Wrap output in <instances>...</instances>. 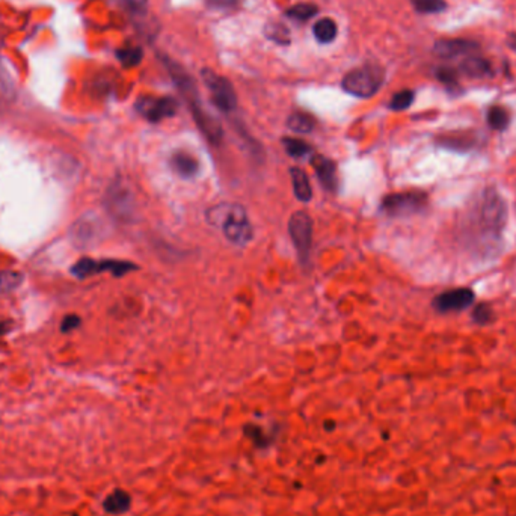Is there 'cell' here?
I'll return each instance as SVG.
<instances>
[{"mask_svg": "<svg viewBox=\"0 0 516 516\" xmlns=\"http://www.w3.org/2000/svg\"><path fill=\"white\" fill-rule=\"evenodd\" d=\"M505 204L495 189H484L471 201L462 221L465 245L480 256H492L500 248L505 227Z\"/></svg>", "mask_w": 516, "mask_h": 516, "instance_id": "cell-1", "label": "cell"}, {"mask_svg": "<svg viewBox=\"0 0 516 516\" xmlns=\"http://www.w3.org/2000/svg\"><path fill=\"white\" fill-rule=\"evenodd\" d=\"M165 64H167L168 67L172 81L175 82V85L179 86V90L184 95V99H186V102L189 103L190 112L200 130L209 139L210 144L218 145L222 139V129H221L219 123L213 118V116H210L206 111H204L201 102H200V95L197 92V88H195V83L190 79V76L188 73H184V70H181V68L175 62L165 61Z\"/></svg>", "mask_w": 516, "mask_h": 516, "instance_id": "cell-2", "label": "cell"}, {"mask_svg": "<svg viewBox=\"0 0 516 516\" xmlns=\"http://www.w3.org/2000/svg\"><path fill=\"white\" fill-rule=\"evenodd\" d=\"M209 222L221 227L223 235L235 245L245 246L252 239V227L243 207L222 204L209 211Z\"/></svg>", "mask_w": 516, "mask_h": 516, "instance_id": "cell-3", "label": "cell"}, {"mask_svg": "<svg viewBox=\"0 0 516 516\" xmlns=\"http://www.w3.org/2000/svg\"><path fill=\"white\" fill-rule=\"evenodd\" d=\"M385 73L382 67L377 64H365L349 71L342 81L343 90L350 94L359 97V99H370L373 97L384 83Z\"/></svg>", "mask_w": 516, "mask_h": 516, "instance_id": "cell-4", "label": "cell"}, {"mask_svg": "<svg viewBox=\"0 0 516 516\" xmlns=\"http://www.w3.org/2000/svg\"><path fill=\"white\" fill-rule=\"evenodd\" d=\"M381 207L389 216H412L427 207V195L420 190L391 193L384 198Z\"/></svg>", "mask_w": 516, "mask_h": 516, "instance_id": "cell-5", "label": "cell"}, {"mask_svg": "<svg viewBox=\"0 0 516 516\" xmlns=\"http://www.w3.org/2000/svg\"><path fill=\"white\" fill-rule=\"evenodd\" d=\"M136 270V266L130 261H121V260H92V258H82L76 263L71 267V274L79 278L85 279L99 274H104L109 272L113 277H124L130 274V272Z\"/></svg>", "mask_w": 516, "mask_h": 516, "instance_id": "cell-6", "label": "cell"}, {"mask_svg": "<svg viewBox=\"0 0 516 516\" xmlns=\"http://www.w3.org/2000/svg\"><path fill=\"white\" fill-rule=\"evenodd\" d=\"M202 81L211 94V102L215 103L219 111L230 113L236 109L237 95L228 79H225L223 76H219L213 70H204Z\"/></svg>", "mask_w": 516, "mask_h": 516, "instance_id": "cell-7", "label": "cell"}, {"mask_svg": "<svg viewBox=\"0 0 516 516\" xmlns=\"http://www.w3.org/2000/svg\"><path fill=\"white\" fill-rule=\"evenodd\" d=\"M288 235L296 248L298 257L302 263L309 258L311 243H313V221L305 211H296L288 221Z\"/></svg>", "mask_w": 516, "mask_h": 516, "instance_id": "cell-8", "label": "cell"}, {"mask_svg": "<svg viewBox=\"0 0 516 516\" xmlns=\"http://www.w3.org/2000/svg\"><path fill=\"white\" fill-rule=\"evenodd\" d=\"M179 103L172 97H153L142 95L136 102V111H138L145 120L150 123H160L171 118L177 113Z\"/></svg>", "mask_w": 516, "mask_h": 516, "instance_id": "cell-9", "label": "cell"}, {"mask_svg": "<svg viewBox=\"0 0 516 516\" xmlns=\"http://www.w3.org/2000/svg\"><path fill=\"white\" fill-rule=\"evenodd\" d=\"M474 302V291L470 288H453L444 291L433 300L435 309L440 313H452V311H463L470 308Z\"/></svg>", "mask_w": 516, "mask_h": 516, "instance_id": "cell-10", "label": "cell"}, {"mask_svg": "<svg viewBox=\"0 0 516 516\" xmlns=\"http://www.w3.org/2000/svg\"><path fill=\"white\" fill-rule=\"evenodd\" d=\"M479 46L470 40H441L435 44V53L444 60H454V57H468L477 55Z\"/></svg>", "mask_w": 516, "mask_h": 516, "instance_id": "cell-11", "label": "cell"}, {"mask_svg": "<svg viewBox=\"0 0 516 516\" xmlns=\"http://www.w3.org/2000/svg\"><path fill=\"white\" fill-rule=\"evenodd\" d=\"M100 235H102V223L99 218L86 216L82 221L77 222L73 228L74 242L83 246L99 239Z\"/></svg>", "mask_w": 516, "mask_h": 516, "instance_id": "cell-12", "label": "cell"}, {"mask_svg": "<svg viewBox=\"0 0 516 516\" xmlns=\"http://www.w3.org/2000/svg\"><path fill=\"white\" fill-rule=\"evenodd\" d=\"M313 168L317 174V179L323 184V188L328 190H335L338 179H337V167L333 160H329L323 155H316L313 158Z\"/></svg>", "mask_w": 516, "mask_h": 516, "instance_id": "cell-13", "label": "cell"}, {"mask_svg": "<svg viewBox=\"0 0 516 516\" xmlns=\"http://www.w3.org/2000/svg\"><path fill=\"white\" fill-rule=\"evenodd\" d=\"M171 167L183 179H190L193 175H197L200 163L193 158L192 154L186 151H177L172 154L171 158Z\"/></svg>", "mask_w": 516, "mask_h": 516, "instance_id": "cell-14", "label": "cell"}, {"mask_svg": "<svg viewBox=\"0 0 516 516\" xmlns=\"http://www.w3.org/2000/svg\"><path fill=\"white\" fill-rule=\"evenodd\" d=\"M130 503H132V498L127 492L116 489L111 495L106 496L103 505H104V510L109 512L111 515H121L129 510Z\"/></svg>", "mask_w": 516, "mask_h": 516, "instance_id": "cell-15", "label": "cell"}, {"mask_svg": "<svg viewBox=\"0 0 516 516\" xmlns=\"http://www.w3.org/2000/svg\"><path fill=\"white\" fill-rule=\"evenodd\" d=\"M461 71L468 74L471 77H484L491 73L489 62L483 60V57L471 55L468 57H463L461 62Z\"/></svg>", "mask_w": 516, "mask_h": 516, "instance_id": "cell-16", "label": "cell"}, {"mask_svg": "<svg viewBox=\"0 0 516 516\" xmlns=\"http://www.w3.org/2000/svg\"><path fill=\"white\" fill-rule=\"evenodd\" d=\"M291 184H293V192L299 201H309L313 197V189L309 186V180L307 174L300 168H291Z\"/></svg>", "mask_w": 516, "mask_h": 516, "instance_id": "cell-17", "label": "cell"}, {"mask_svg": "<svg viewBox=\"0 0 516 516\" xmlns=\"http://www.w3.org/2000/svg\"><path fill=\"white\" fill-rule=\"evenodd\" d=\"M313 34L320 44H329L337 38L338 26L333 18H320L313 26Z\"/></svg>", "mask_w": 516, "mask_h": 516, "instance_id": "cell-18", "label": "cell"}, {"mask_svg": "<svg viewBox=\"0 0 516 516\" xmlns=\"http://www.w3.org/2000/svg\"><path fill=\"white\" fill-rule=\"evenodd\" d=\"M287 125L290 130H293L296 133H309L316 127V120L309 113L295 112L288 116Z\"/></svg>", "mask_w": 516, "mask_h": 516, "instance_id": "cell-19", "label": "cell"}, {"mask_svg": "<svg viewBox=\"0 0 516 516\" xmlns=\"http://www.w3.org/2000/svg\"><path fill=\"white\" fill-rule=\"evenodd\" d=\"M116 57L124 68H133L142 62L144 50L139 46H124L116 50Z\"/></svg>", "mask_w": 516, "mask_h": 516, "instance_id": "cell-20", "label": "cell"}, {"mask_svg": "<svg viewBox=\"0 0 516 516\" xmlns=\"http://www.w3.org/2000/svg\"><path fill=\"white\" fill-rule=\"evenodd\" d=\"M109 207L113 209L112 211H115L116 215H125V211H129V202H130V197L127 190H124L123 188H112L111 193H109Z\"/></svg>", "mask_w": 516, "mask_h": 516, "instance_id": "cell-21", "label": "cell"}, {"mask_svg": "<svg viewBox=\"0 0 516 516\" xmlns=\"http://www.w3.org/2000/svg\"><path fill=\"white\" fill-rule=\"evenodd\" d=\"M488 123L494 130H505L509 127L510 113L503 106H492L488 112Z\"/></svg>", "mask_w": 516, "mask_h": 516, "instance_id": "cell-22", "label": "cell"}, {"mask_svg": "<svg viewBox=\"0 0 516 516\" xmlns=\"http://www.w3.org/2000/svg\"><path fill=\"white\" fill-rule=\"evenodd\" d=\"M319 13V8L314 4H298L295 6L288 8L286 15L290 18H295L298 22H307L313 18Z\"/></svg>", "mask_w": 516, "mask_h": 516, "instance_id": "cell-23", "label": "cell"}, {"mask_svg": "<svg viewBox=\"0 0 516 516\" xmlns=\"http://www.w3.org/2000/svg\"><path fill=\"white\" fill-rule=\"evenodd\" d=\"M282 145H284L287 154L295 159L305 158V155L309 153V145L305 141L298 139V138H284L282 139Z\"/></svg>", "mask_w": 516, "mask_h": 516, "instance_id": "cell-24", "label": "cell"}, {"mask_svg": "<svg viewBox=\"0 0 516 516\" xmlns=\"http://www.w3.org/2000/svg\"><path fill=\"white\" fill-rule=\"evenodd\" d=\"M23 282V275L14 270L0 272V293L15 290Z\"/></svg>", "mask_w": 516, "mask_h": 516, "instance_id": "cell-25", "label": "cell"}, {"mask_svg": "<svg viewBox=\"0 0 516 516\" xmlns=\"http://www.w3.org/2000/svg\"><path fill=\"white\" fill-rule=\"evenodd\" d=\"M415 11L421 14H438L447 8L444 0H411Z\"/></svg>", "mask_w": 516, "mask_h": 516, "instance_id": "cell-26", "label": "cell"}, {"mask_svg": "<svg viewBox=\"0 0 516 516\" xmlns=\"http://www.w3.org/2000/svg\"><path fill=\"white\" fill-rule=\"evenodd\" d=\"M414 99H415L414 91L411 90L398 91L397 94H394L391 102H389V108L393 111H405L414 103Z\"/></svg>", "mask_w": 516, "mask_h": 516, "instance_id": "cell-27", "label": "cell"}, {"mask_svg": "<svg viewBox=\"0 0 516 516\" xmlns=\"http://www.w3.org/2000/svg\"><path fill=\"white\" fill-rule=\"evenodd\" d=\"M267 38H270V40H274L275 43H279V44H287L288 43V31L284 27V26H279V25H267Z\"/></svg>", "mask_w": 516, "mask_h": 516, "instance_id": "cell-28", "label": "cell"}, {"mask_svg": "<svg viewBox=\"0 0 516 516\" xmlns=\"http://www.w3.org/2000/svg\"><path fill=\"white\" fill-rule=\"evenodd\" d=\"M473 141L474 138H471V134H456L454 138H444L442 145L450 148H470Z\"/></svg>", "mask_w": 516, "mask_h": 516, "instance_id": "cell-29", "label": "cell"}, {"mask_svg": "<svg viewBox=\"0 0 516 516\" xmlns=\"http://www.w3.org/2000/svg\"><path fill=\"white\" fill-rule=\"evenodd\" d=\"M436 77L440 79L445 86L456 88L457 86V71L449 67H441L436 70Z\"/></svg>", "mask_w": 516, "mask_h": 516, "instance_id": "cell-30", "label": "cell"}, {"mask_svg": "<svg viewBox=\"0 0 516 516\" xmlns=\"http://www.w3.org/2000/svg\"><path fill=\"white\" fill-rule=\"evenodd\" d=\"M492 309L488 307V305H484V304H482V305H477L475 308H474V311H473V319H474V322L475 323H479V325H486V323H489L491 322V320H492Z\"/></svg>", "mask_w": 516, "mask_h": 516, "instance_id": "cell-31", "label": "cell"}, {"mask_svg": "<svg viewBox=\"0 0 516 516\" xmlns=\"http://www.w3.org/2000/svg\"><path fill=\"white\" fill-rule=\"evenodd\" d=\"M11 92H13L11 82H9L6 74L4 73L2 68H0V100L9 99V97H11Z\"/></svg>", "mask_w": 516, "mask_h": 516, "instance_id": "cell-32", "label": "cell"}, {"mask_svg": "<svg viewBox=\"0 0 516 516\" xmlns=\"http://www.w3.org/2000/svg\"><path fill=\"white\" fill-rule=\"evenodd\" d=\"M81 326V317L79 316H67L62 323H61V329L62 333H70V330H74L76 328Z\"/></svg>", "mask_w": 516, "mask_h": 516, "instance_id": "cell-33", "label": "cell"}, {"mask_svg": "<svg viewBox=\"0 0 516 516\" xmlns=\"http://www.w3.org/2000/svg\"><path fill=\"white\" fill-rule=\"evenodd\" d=\"M213 9H231L237 5V0H206Z\"/></svg>", "mask_w": 516, "mask_h": 516, "instance_id": "cell-34", "label": "cell"}, {"mask_svg": "<svg viewBox=\"0 0 516 516\" xmlns=\"http://www.w3.org/2000/svg\"><path fill=\"white\" fill-rule=\"evenodd\" d=\"M124 4L127 5L132 11H144L148 5V0H124Z\"/></svg>", "mask_w": 516, "mask_h": 516, "instance_id": "cell-35", "label": "cell"}, {"mask_svg": "<svg viewBox=\"0 0 516 516\" xmlns=\"http://www.w3.org/2000/svg\"><path fill=\"white\" fill-rule=\"evenodd\" d=\"M9 328H11V323H9V322H2V323H0V337L5 335L8 333V330H9Z\"/></svg>", "mask_w": 516, "mask_h": 516, "instance_id": "cell-36", "label": "cell"}, {"mask_svg": "<svg viewBox=\"0 0 516 516\" xmlns=\"http://www.w3.org/2000/svg\"><path fill=\"white\" fill-rule=\"evenodd\" d=\"M508 44L510 48H513V50H516V34H512L509 38H508Z\"/></svg>", "mask_w": 516, "mask_h": 516, "instance_id": "cell-37", "label": "cell"}]
</instances>
